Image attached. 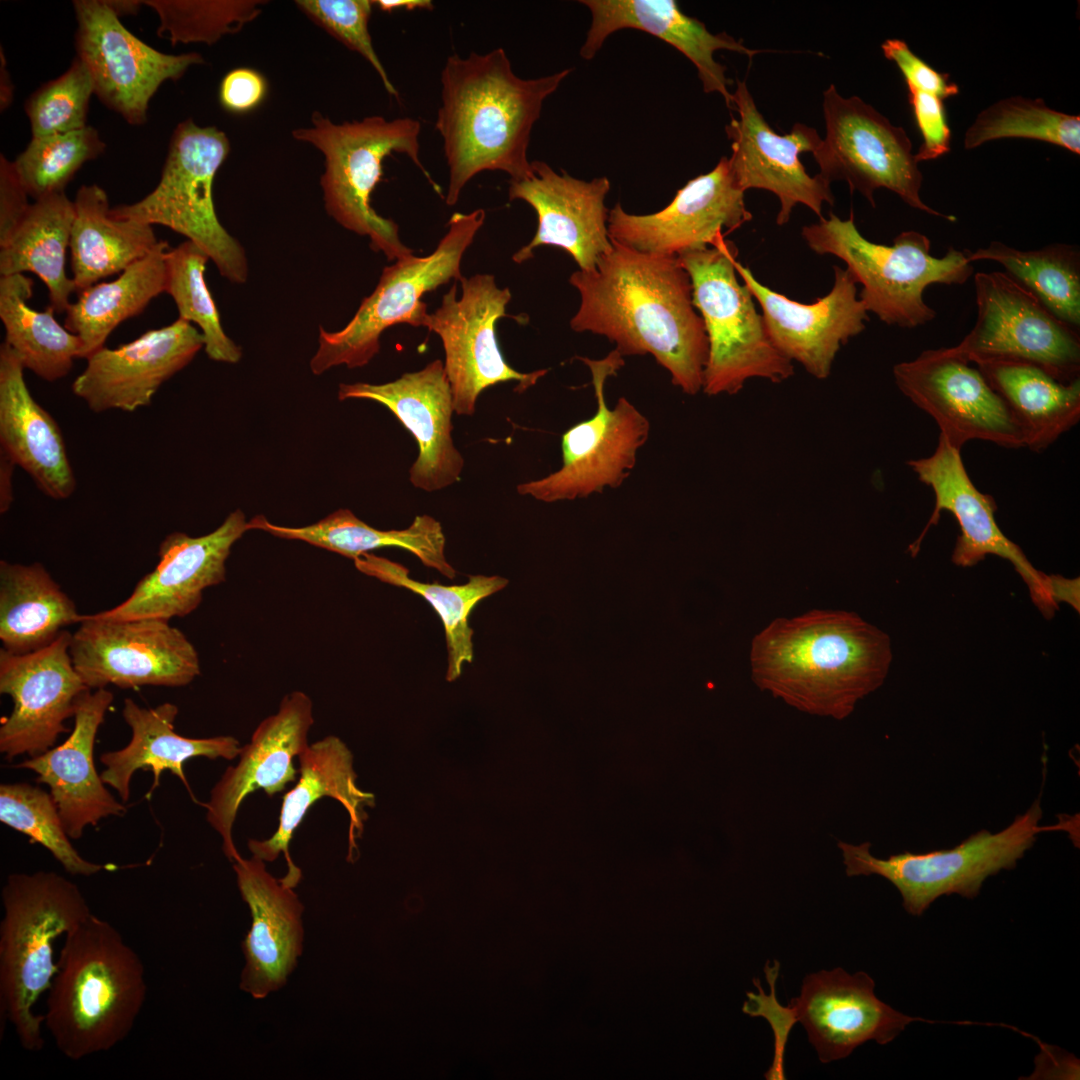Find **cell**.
<instances>
[{
    "label": "cell",
    "instance_id": "cell-1",
    "mask_svg": "<svg viewBox=\"0 0 1080 1080\" xmlns=\"http://www.w3.org/2000/svg\"><path fill=\"white\" fill-rule=\"evenodd\" d=\"M611 243L595 269L569 278L581 298L570 327L605 336L623 357L650 354L673 385L699 393L709 345L688 273L677 256Z\"/></svg>",
    "mask_w": 1080,
    "mask_h": 1080
},
{
    "label": "cell",
    "instance_id": "cell-2",
    "mask_svg": "<svg viewBox=\"0 0 1080 1080\" xmlns=\"http://www.w3.org/2000/svg\"><path fill=\"white\" fill-rule=\"evenodd\" d=\"M571 71L523 79L513 72L502 48L447 58L440 75L435 127L449 169L448 206L455 205L465 185L483 171H503L510 180L532 175L528 160L532 128L545 99Z\"/></svg>",
    "mask_w": 1080,
    "mask_h": 1080
},
{
    "label": "cell",
    "instance_id": "cell-3",
    "mask_svg": "<svg viewBox=\"0 0 1080 1080\" xmlns=\"http://www.w3.org/2000/svg\"><path fill=\"white\" fill-rule=\"evenodd\" d=\"M752 680L799 711L841 720L885 681L889 636L859 615L812 610L776 618L752 640Z\"/></svg>",
    "mask_w": 1080,
    "mask_h": 1080
},
{
    "label": "cell",
    "instance_id": "cell-4",
    "mask_svg": "<svg viewBox=\"0 0 1080 1080\" xmlns=\"http://www.w3.org/2000/svg\"><path fill=\"white\" fill-rule=\"evenodd\" d=\"M44 1023L71 1060L112 1049L133 1029L147 993L141 958L108 921L90 914L65 934Z\"/></svg>",
    "mask_w": 1080,
    "mask_h": 1080
},
{
    "label": "cell",
    "instance_id": "cell-5",
    "mask_svg": "<svg viewBox=\"0 0 1080 1080\" xmlns=\"http://www.w3.org/2000/svg\"><path fill=\"white\" fill-rule=\"evenodd\" d=\"M1 895V1019L14 1026L24 1049L39 1051L44 1015L33 1007L58 970L53 943L91 911L79 887L52 871L10 874Z\"/></svg>",
    "mask_w": 1080,
    "mask_h": 1080
},
{
    "label": "cell",
    "instance_id": "cell-6",
    "mask_svg": "<svg viewBox=\"0 0 1080 1080\" xmlns=\"http://www.w3.org/2000/svg\"><path fill=\"white\" fill-rule=\"evenodd\" d=\"M801 235L816 254L846 264L862 285L859 299L867 312L887 325L915 328L932 321L936 313L924 301L925 289L936 283L962 285L974 272L965 250L949 247L943 257H934L928 237L914 230L901 232L892 245L871 242L859 232L853 213L841 219L831 212L803 226Z\"/></svg>",
    "mask_w": 1080,
    "mask_h": 1080
},
{
    "label": "cell",
    "instance_id": "cell-7",
    "mask_svg": "<svg viewBox=\"0 0 1080 1080\" xmlns=\"http://www.w3.org/2000/svg\"><path fill=\"white\" fill-rule=\"evenodd\" d=\"M311 121L312 127L292 135L324 155L321 186L327 213L344 228L369 236L371 247L391 261L412 255L400 240L397 224L376 213L370 196L381 181L384 159L393 152L406 154L436 187L419 158L420 123L409 117L369 116L336 124L319 112Z\"/></svg>",
    "mask_w": 1080,
    "mask_h": 1080
},
{
    "label": "cell",
    "instance_id": "cell-8",
    "mask_svg": "<svg viewBox=\"0 0 1080 1080\" xmlns=\"http://www.w3.org/2000/svg\"><path fill=\"white\" fill-rule=\"evenodd\" d=\"M737 253L724 240L677 256L708 337L702 391L709 396L736 394L751 378L781 383L794 374L793 362L775 347L750 290L738 280Z\"/></svg>",
    "mask_w": 1080,
    "mask_h": 1080
},
{
    "label": "cell",
    "instance_id": "cell-9",
    "mask_svg": "<svg viewBox=\"0 0 1080 1080\" xmlns=\"http://www.w3.org/2000/svg\"><path fill=\"white\" fill-rule=\"evenodd\" d=\"M779 963L766 971L772 994L749 992L743 1011L769 1022L775 1043L774 1061L766 1079H784L783 1058L788 1034L800 1022L822 1063L843 1059L863 1043L874 1040L885 1045L905 1027L923 1020L905 1015L882 1002L874 993L875 982L865 972L847 973L838 967L805 976L801 993L787 1007L775 997Z\"/></svg>",
    "mask_w": 1080,
    "mask_h": 1080
},
{
    "label": "cell",
    "instance_id": "cell-10",
    "mask_svg": "<svg viewBox=\"0 0 1080 1080\" xmlns=\"http://www.w3.org/2000/svg\"><path fill=\"white\" fill-rule=\"evenodd\" d=\"M230 152L226 134L187 119L175 128L157 186L144 198L111 208V214L162 225L199 246L229 281L242 284L248 263L241 244L220 223L213 182Z\"/></svg>",
    "mask_w": 1080,
    "mask_h": 1080
},
{
    "label": "cell",
    "instance_id": "cell-11",
    "mask_svg": "<svg viewBox=\"0 0 1080 1080\" xmlns=\"http://www.w3.org/2000/svg\"><path fill=\"white\" fill-rule=\"evenodd\" d=\"M1042 815L1038 799L997 833L983 829L953 848L926 853L905 851L881 859L871 854L869 842H838V847L847 876L878 875L887 879L901 894L904 909L921 916L943 895L974 899L988 877L1015 868L1040 832L1061 830L1066 825L1040 826Z\"/></svg>",
    "mask_w": 1080,
    "mask_h": 1080
},
{
    "label": "cell",
    "instance_id": "cell-12",
    "mask_svg": "<svg viewBox=\"0 0 1080 1080\" xmlns=\"http://www.w3.org/2000/svg\"><path fill=\"white\" fill-rule=\"evenodd\" d=\"M485 215L483 209L455 212L447 233L431 254H412L383 269L375 290L363 299L343 329L328 332L320 326L319 346L310 361L312 373L320 375L339 365L363 367L379 352V339L387 328L400 323L423 326L428 315L423 295L451 279L460 281L461 259Z\"/></svg>",
    "mask_w": 1080,
    "mask_h": 1080
},
{
    "label": "cell",
    "instance_id": "cell-13",
    "mask_svg": "<svg viewBox=\"0 0 1080 1080\" xmlns=\"http://www.w3.org/2000/svg\"><path fill=\"white\" fill-rule=\"evenodd\" d=\"M578 359L590 370L596 412L563 433L561 467L543 478L519 484L520 495L552 503L618 488L630 476L638 451L648 440L649 420L628 399L619 398L613 408L605 401L606 380L625 364L620 352L614 349L599 360Z\"/></svg>",
    "mask_w": 1080,
    "mask_h": 1080
},
{
    "label": "cell",
    "instance_id": "cell-14",
    "mask_svg": "<svg viewBox=\"0 0 1080 1080\" xmlns=\"http://www.w3.org/2000/svg\"><path fill=\"white\" fill-rule=\"evenodd\" d=\"M823 113L826 135L812 154L824 180L845 181L851 192L861 193L873 207L875 191L884 188L915 209L956 219L921 200L923 176L902 127L861 98L841 96L834 85L823 93Z\"/></svg>",
    "mask_w": 1080,
    "mask_h": 1080
},
{
    "label": "cell",
    "instance_id": "cell-15",
    "mask_svg": "<svg viewBox=\"0 0 1080 1080\" xmlns=\"http://www.w3.org/2000/svg\"><path fill=\"white\" fill-rule=\"evenodd\" d=\"M977 320L952 350L970 363H1030L1063 383L1080 379V336L1004 272L974 276Z\"/></svg>",
    "mask_w": 1080,
    "mask_h": 1080
},
{
    "label": "cell",
    "instance_id": "cell-16",
    "mask_svg": "<svg viewBox=\"0 0 1080 1080\" xmlns=\"http://www.w3.org/2000/svg\"><path fill=\"white\" fill-rule=\"evenodd\" d=\"M462 295L457 299L454 284L443 296L441 306L427 315L424 327L442 340L444 369L449 380L454 412L472 416L479 395L486 388L516 381L514 391L522 393L548 372L541 369L522 373L504 359L496 335L497 321L505 313L511 292L498 288L495 277L477 274L460 279Z\"/></svg>",
    "mask_w": 1080,
    "mask_h": 1080
},
{
    "label": "cell",
    "instance_id": "cell-17",
    "mask_svg": "<svg viewBox=\"0 0 1080 1080\" xmlns=\"http://www.w3.org/2000/svg\"><path fill=\"white\" fill-rule=\"evenodd\" d=\"M73 665L89 689L115 685L181 687L200 674L196 648L168 620L81 615L72 633Z\"/></svg>",
    "mask_w": 1080,
    "mask_h": 1080
},
{
    "label": "cell",
    "instance_id": "cell-18",
    "mask_svg": "<svg viewBox=\"0 0 1080 1080\" xmlns=\"http://www.w3.org/2000/svg\"><path fill=\"white\" fill-rule=\"evenodd\" d=\"M76 57L86 66L94 95L130 125H143L149 103L168 80L204 63L195 52L167 54L132 34L104 0L73 2Z\"/></svg>",
    "mask_w": 1080,
    "mask_h": 1080
},
{
    "label": "cell",
    "instance_id": "cell-19",
    "mask_svg": "<svg viewBox=\"0 0 1080 1080\" xmlns=\"http://www.w3.org/2000/svg\"><path fill=\"white\" fill-rule=\"evenodd\" d=\"M951 347L929 349L893 367L899 390L931 416L957 449L970 440L1025 447L1023 432L982 373Z\"/></svg>",
    "mask_w": 1080,
    "mask_h": 1080
},
{
    "label": "cell",
    "instance_id": "cell-20",
    "mask_svg": "<svg viewBox=\"0 0 1080 1080\" xmlns=\"http://www.w3.org/2000/svg\"><path fill=\"white\" fill-rule=\"evenodd\" d=\"M960 451L939 434L933 454L907 462L919 481L930 487L935 496L929 521L910 546V552L913 556L918 553L928 529L937 524L942 511H948L954 515L961 531L955 542L952 562L964 568L973 567L988 555L1009 561L1025 582L1035 606L1044 617H1053L1058 603L1054 599L1051 575L1037 570L1022 549L1000 530L995 519V499L973 484Z\"/></svg>",
    "mask_w": 1080,
    "mask_h": 1080
},
{
    "label": "cell",
    "instance_id": "cell-21",
    "mask_svg": "<svg viewBox=\"0 0 1080 1080\" xmlns=\"http://www.w3.org/2000/svg\"><path fill=\"white\" fill-rule=\"evenodd\" d=\"M728 157L708 173L689 180L662 210L636 215L620 203L609 210L607 229L613 242L638 252L678 256L724 241V233L752 219Z\"/></svg>",
    "mask_w": 1080,
    "mask_h": 1080
},
{
    "label": "cell",
    "instance_id": "cell-22",
    "mask_svg": "<svg viewBox=\"0 0 1080 1080\" xmlns=\"http://www.w3.org/2000/svg\"><path fill=\"white\" fill-rule=\"evenodd\" d=\"M733 110L726 134L731 141L728 157L736 184L744 192L762 189L772 192L780 202L777 225L788 223L792 210L805 205L820 219L824 203L834 205L830 183L819 174L810 176L799 159L803 152L813 153L822 138L805 124L796 123L787 134H777L759 112L744 81L737 80L732 93Z\"/></svg>",
    "mask_w": 1080,
    "mask_h": 1080
},
{
    "label": "cell",
    "instance_id": "cell-23",
    "mask_svg": "<svg viewBox=\"0 0 1080 1080\" xmlns=\"http://www.w3.org/2000/svg\"><path fill=\"white\" fill-rule=\"evenodd\" d=\"M71 635L64 630L50 645L22 655L0 649V693L13 702L0 727V752L6 759L40 755L68 732L64 722L89 690L72 662Z\"/></svg>",
    "mask_w": 1080,
    "mask_h": 1080
},
{
    "label": "cell",
    "instance_id": "cell-24",
    "mask_svg": "<svg viewBox=\"0 0 1080 1080\" xmlns=\"http://www.w3.org/2000/svg\"><path fill=\"white\" fill-rule=\"evenodd\" d=\"M735 268L762 310L767 332L779 352L817 379H826L840 348L859 335L868 312L852 275L834 266L831 290L810 304L800 303L759 282L736 260Z\"/></svg>",
    "mask_w": 1080,
    "mask_h": 1080
},
{
    "label": "cell",
    "instance_id": "cell-25",
    "mask_svg": "<svg viewBox=\"0 0 1080 1080\" xmlns=\"http://www.w3.org/2000/svg\"><path fill=\"white\" fill-rule=\"evenodd\" d=\"M248 531L240 510L231 512L214 531L192 537L173 532L161 542L159 562L144 575L130 596L119 605L92 614L112 620L185 617L198 608L203 592L226 579V561L232 546Z\"/></svg>",
    "mask_w": 1080,
    "mask_h": 1080
},
{
    "label": "cell",
    "instance_id": "cell-26",
    "mask_svg": "<svg viewBox=\"0 0 1080 1080\" xmlns=\"http://www.w3.org/2000/svg\"><path fill=\"white\" fill-rule=\"evenodd\" d=\"M203 347L201 332L178 318L117 348L104 346L88 356L72 391L95 413L134 412L149 406L162 384L186 367Z\"/></svg>",
    "mask_w": 1080,
    "mask_h": 1080
},
{
    "label": "cell",
    "instance_id": "cell-27",
    "mask_svg": "<svg viewBox=\"0 0 1080 1080\" xmlns=\"http://www.w3.org/2000/svg\"><path fill=\"white\" fill-rule=\"evenodd\" d=\"M339 400L366 399L388 408L418 443L419 454L409 470L416 488L427 492L455 483L464 458L452 439V390L444 364L436 359L423 369L383 384L341 383Z\"/></svg>",
    "mask_w": 1080,
    "mask_h": 1080
},
{
    "label": "cell",
    "instance_id": "cell-28",
    "mask_svg": "<svg viewBox=\"0 0 1080 1080\" xmlns=\"http://www.w3.org/2000/svg\"><path fill=\"white\" fill-rule=\"evenodd\" d=\"M314 722L310 697L294 691L283 697L278 711L259 723L248 744L241 747L239 761L229 766L211 790L206 818L222 838V849L230 861L240 856L232 828L245 798L262 789L268 796L295 781L294 758L307 747Z\"/></svg>",
    "mask_w": 1080,
    "mask_h": 1080
},
{
    "label": "cell",
    "instance_id": "cell-29",
    "mask_svg": "<svg viewBox=\"0 0 1080 1080\" xmlns=\"http://www.w3.org/2000/svg\"><path fill=\"white\" fill-rule=\"evenodd\" d=\"M532 175L510 180V200H523L536 212L537 231L530 243L512 259L521 264L533 257L539 246L562 248L582 271L595 269L600 258L612 249L605 197L610 190L607 177L589 181L556 172L544 161H532Z\"/></svg>",
    "mask_w": 1080,
    "mask_h": 1080
},
{
    "label": "cell",
    "instance_id": "cell-30",
    "mask_svg": "<svg viewBox=\"0 0 1080 1080\" xmlns=\"http://www.w3.org/2000/svg\"><path fill=\"white\" fill-rule=\"evenodd\" d=\"M106 688L85 691L77 700L74 727L59 746L16 765L37 774L48 785L68 836L78 839L88 825L126 812L105 787L94 763V743L113 701Z\"/></svg>",
    "mask_w": 1080,
    "mask_h": 1080
},
{
    "label": "cell",
    "instance_id": "cell-31",
    "mask_svg": "<svg viewBox=\"0 0 1080 1080\" xmlns=\"http://www.w3.org/2000/svg\"><path fill=\"white\" fill-rule=\"evenodd\" d=\"M237 885L252 917L244 942L240 988L263 999L280 989L302 953L303 905L293 888L274 878L255 856L233 861Z\"/></svg>",
    "mask_w": 1080,
    "mask_h": 1080
},
{
    "label": "cell",
    "instance_id": "cell-32",
    "mask_svg": "<svg viewBox=\"0 0 1080 1080\" xmlns=\"http://www.w3.org/2000/svg\"><path fill=\"white\" fill-rule=\"evenodd\" d=\"M591 14V25L580 48V56L591 60L605 40L621 29H636L653 35L676 48L696 67L705 93H719L733 110L726 67L714 58L718 50H729L752 58V50L726 33H711L705 24L683 13L674 0H581Z\"/></svg>",
    "mask_w": 1080,
    "mask_h": 1080
},
{
    "label": "cell",
    "instance_id": "cell-33",
    "mask_svg": "<svg viewBox=\"0 0 1080 1080\" xmlns=\"http://www.w3.org/2000/svg\"><path fill=\"white\" fill-rule=\"evenodd\" d=\"M24 367L4 342L0 346V451L21 467L46 496L63 500L76 478L62 431L30 393Z\"/></svg>",
    "mask_w": 1080,
    "mask_h": 1080
},
{
    "label": "cell",
    "instance_id": "cell-34",
    "mask_svg": "<svg viewBox=\"0 0 1080 1080\" xmlns=\"http://www.w3.org/2000/svg\"><path fill=\"white\" fill-rule=\"evenodd\" d=\"M299 779L283 796L279 825L266 840L251 839L248 848L264 862H272L283 853L287 873L281 882L295 888L301 880V870L294 864L289 844L295 830L303 821L310 807L322 797H331L343 805L350 817V847L354 831H361L364 806L373 805V795L363 792L356 785L352 767V755L347 746L336 736H327L308 744L298 756Z\"/></svg>",
    "mask_w": 1080,
    "mask_h": 1080
},
{
    "label": "cell",
    "instance_id": "cell-35",
    "mask_svg": "<svg viewBox=\"0 0 1080 1080\" xmlns=\"http://www.w3.org/2000/svg\"><path fill=\"white\" fill-rule=\"evenodd\" d=\"M178 714L175 704L166 702L154 708L139 706L126 698L122 716L131 729L129 743L115 751L101 755L105 769L101 779L118 792L122 802L130 797V783L137 770H151L153 784L147 796L158 787L163 771L176 775L190 790L183 764L193 757L232 760L240 753L239 741L232 736L188 738L174 730Z\"/></svg>",
    "mask_w": 1080,
    "mask_h": 1080
},
{
    "label": "cell",
    "instance_id": "cell-36",
    "mask_svg": "<svg viewBox=\"0 0 1080 1080\" xmlns=\"http://www.w3.org/2000/svg\"><path fill=\"white\" fill-rule=\"evenodd\" d=\"M73 205L69 249L76 293L122 273L159 242L152 225L113 216L106 192L96 184L82 185Z\"/></svg>",
    "mask_w": 1080,
    "mask_h": 1080
},
{
    "label": "cell",
    "instance_id": "cell-37",
    "mask_svg": "<svg viewBox=\"0 0 1080 1080\" xmlns=\"http://www.w3.org/2000/svg\"><path fill=\"white\" fill-rule=\"evenodd\" d=\"M261 530L275 537L299 540L351 558L383 548L398 547L415 555L426 567L452 580L456 570L445 557V536L441 523L429 515L416 516L403 530H379L339 509L320 521L303 527H286L257 515L248 521V530Z\"/></svg>",
    "mask_w": 1080,
    "mask_h": 1080
},
{
    "label": "cell",
    "instance_id": "cell-38",
    "mask_svg": "<svg viewBox=\"0 0 1080 1080\" xmlns=\"http://www.w3.org/2000/svg\"><path fill=\"white\" fill-rule=\"evenodd\" d=\"M1019 424L1025 447L1040 452L1080 419V379L1063 383L1042 368L1017 361L974 363Z\"/></svg>",
    "mask_w": 1080,
    "mask_h": 1080
},
{
    "label": "cell",
    "instance_id": "cell-39",
    "mask_svg": "<svg viewBox=\"0 0 1080 1080\" xmlns=\"http://www.w3.org/2000/svg\"><path fill=\"white\" fill-rule=\"evenodd\" d=\"M73 600L39 562L0 561V640L9 653L40 650L79 624Z\"/></svg>",
    "mask_w": 1080,
    "mask_h": 1080
},
{
    "label": "cell",
    "instance_id": "cell-40",
    "mask_svg": "<svg viewBox=\"0 0 1080 1080\" xmlns=\"http://www.w3.org/2000/svg\"><path fill=\"white\" fill-rule=\"evenodd\" d=\"M74 205L65 192L31 203L12 233L0 243V275L36 274L47 286L56 313L66 312L75 285L65 272Z\"/></svg>",
    "mask_w": 1080,
    "mask_h": 1080
},
{
    "label": "cell",
    "instance_id": "cell-41",
    "mask_svg": "<svg viewBox=\"0 0 1080 1080\" xmlns=\"http://www.w3.org/2000/svg\"><path fill=\"white\" fill-rule=\"evenodd\" d=\"M168 250V243L159 241L116 279L78 292L77 300L66 310L64 326L81 339V358L104 347L120 323L139 315L152 299L165 292Z\"/></svg>",
    "mask_w": 1080,
    "mask_h": 1080
},
{
    "label": "cell",
    "instance_id": "cell-42",
    "mask_svg": "<svg viewBox=\"0 0 1080 1080\" xmlns=\"http://www.w3.org/2000/svg\"><path fill=\"white\" fill-rule=\"evenodd\" d=\"M33 280L24 274L0 277V319L4 343L17 355L24 369L47 382L67 376L82 355L81 339L61 325L48 306L37 311L28 304Z\"/></svg>",
    "mask_w": 1080,
    "mask_h": 1080
},
{
    "label": "cell",
    "instance_id": "cell-43",
    "mask_svg": "<svg viewBox=\"0 0 1080 1080\" xmlns=\"http://www.w3.org/2000/svg\"><path fill=\"white\" fill-rule=\"evenodd\" d=\"M356 568L385 583L402 587L423 597L440 617L446 639L448 681L456 680L465 663H472L473 629L469 616L483 599L507 586L501 576L470 575L465 584L445 586L412 579L405 566L371 553L354 560Z\"/></svg>",
    "mask_w": 1080,
    "mask_h": 1080
},
{
    "label": "cell",
    "instance_id": "cell-44",
    "mask_svg": "<svg viewBox=\"0 0 1080 1080\" xmlns=\"http://www.w3.org/2000/svg\"><path fill=\"white\" fill-rule=\"evenodd\" d=\"M965 253L971 263L980 260L999 263L1012 280L1057 319L1079 332L1080 252L1076 246L1052 244L1023 251L992 241L987 247Z\"/></svg>",
    "mask_w": 1080,
    "mask_h": 1080
},
{
    "label": "cell",
    "instance_id": "cell-45",
    "mask_svg": "<svg viewBox=\"0 0 1080 1080\" xmlns=\"http://www.w3.org/2000/svg\"><path fill=\"white\" fill-rule=\"evenodd\" d=\"M208 255L187 240L166 253L165 292L174 300L179 318L199 326L204 350L217 362L237 363L241 348L229 338L205 280Z\"/></svg>",
    "mask_w": 1080,
    "mask_h": 1080
},
{
    "label": "cell",
    "instance_id": "cell-46",
    "mask_svg": "<svg viewBox=\"0 0 1080 1080\" xmlns=\"http://www.w3.org/2000/svg\"><path fill=\"white\" fill-rule=\"evenodd\" d=\"M1002 138L1044 141L1079 155L1080 117L1053 110L1042 99L1011 97L977 116L965 133L964 147L974 149Z\"/></svg>",
    "mask_w": 1080,
    "mask_h": 1080
},
{
    "label": "cell",
    "instance_id": "cell-47",
    "mask_svg": "<svg viewBox=\"0 0 1080 1080\" xmlns=\"http://www.w3.org/2000/svg\"><path fill=\"white\" fill-rule=\"evenodd\" d=\"M0 821L46 848L71 875L88 877L107 869L84 859L72 846L56 803L38 786L1 784Z\"/></svg>",
    "mask_w": 1080,
    "mask_h": 1080
},
{
    "label": "cell",
    "instance_id": "cell-48",
    "mask_svg": "<svg viewBox=\"0 0 1080 1080\" xmlns=\"http://www.w3.org/2000/svg\"><path fill=\"white\" fill-rule=\"evenodd\" d=\"M105 143L92 126L66 133L32 137L14 167L34 200L64 192L77 171L100 156Z\"/></svg>",
    "mask_w": 1080,
    "mask_h": 1080
},
{
    "label": "cell",
    "instance_id": "cell-49",
    "mask_svg": "<svg viewBox=\"0 0 1080 1080\" xmlns=\"http://www.w3.org/2000/svg\"><path fill=\"white\" fill-rule=\"evenodd\" d=\"M260 0H146L159 17L157 34L177 43L212 45L238 32L261 12Z\"/></svg>",
    "mask_w": 1080,
    "mask_h": 1080
},
{
    "label": "cell",
    "instance_id": "cell-50",
    "mask_svg": "<svg viewBox=\"0 0 1080 1080\" xmlns=\"http://www.w3.org/2000/svg\"><path fill=\"white\" fill-rule=\"evenodd\" d=\"M94 87L91 76L75 57L69 68L33 92L25 112L32 137H42L80 130L87 125V114Z\"/></svg>",
    "mask_w": 1080,
    "mask_h": 1080
},
{
    "label": "cell",
    "instance_id": "cell-51",
    "mask_svg": "<svg viewBox=\"0 0 1080 1080\" xmlns=\"http://www.w3.org/2000/svg\"><path fill=\"white\" fill-rule=\"evenodd\" d=\"M300 10L349 49L359 53L379 75L386 91L398 92L389 79L373 47L368 23L374 1L370 0H298Z\"/></svg>",
    "mask_w": 1080,
    "mask_h": 1080
},
{
    "label": "cell",
    "instance_id": "cell-52",
    "mask_svg": "<svg viewBox=\"0 0 1080 1080\" xmlns=\"http://www.w3.org/2000/svg\"><path fill=\"white\" fill-rule=\"evenodd\" d=\"M909 102L922 135V145L914 155L918 162L936 159L950 150L951 131L943 99L939 96L908 88Z\"/></svg>",
    "mask_w": 1080,
    "mask_h": 1080
},
{
    "label": "cell",
    "instance_id": "cell-53",
    "mask_svg": "<svg viewBox=\"0 0 1080 1080\" xmlns=\"http://www.w3.org/2000/svg\"><path fill=\"white\" fill-rule=\"evenodd\" d=\"M881 48L884 56L893 61L901 71L907 88L930 92L943 100L959 93V87L950 81L948 74L929 66L915 55L903 40L887 39Z\"/></svg>",
    "mask_w": 1080,
    "mask_h": 1080
},
{
    "label": "cell",
    "instance_id": "cell-54",
    "mask_svg": "<svg viewBox=\"0 0 1080 1080\" xmlns=\"http://www.w3.org/2000/svg\"><path fill=\"white\" fill-rule=\"evenodd\" d=\"M268 84L257 70L247 67L235 68L222 79L219 101L228 112L243 114L256 109L266 98Z\"/></svg>",
    "mask_w": 1080,
    "mask_h": 1080
},
{
    "label": "cell",
    "instance_id": "cell-55",
    "mask_svg": "<svg viewBox=\"0 0 1080 1080\" xmlns=\"http://www.w3.org/2000/svg\"><path fill=\"white\" fill-rule=\"evenodd\" d=\"M29 194L20 180L14 163L0 157V243L3 242L25 216L31 203Z\"/></svg>",
    "mask_w": 1080,
    "mask_h": 1080
},
{
    "label": "cell",
    "instance_id": "cell-56",
    "mask_svg": "<svg viewBox=\"0 0 1080 1080\" xmlns=\"http://www.w3.org/2000/svg\"><path fill=\"white\" fill-rule=\"evenodd\" d=\"M16 464L0 451V513L9 511L13 501V474Z\"/></svg>",
    "mask_w": 1080,
    "mask_h": 1080
},
{
    "label": "cell",
    "instance_id": "cell-57",
    "mask_svg": "<svg viewBox=\"0 0 1080 1080\" xmlns=\"http://www.w3.org/2000/svg\"><path fill=\"white\" fill-rule=\"evenodd\" d=\"M1051 577L1056 602H1069L1073 608L1079 610V578L1068 579L1059 575Z\"/></svg>",
    "mask_w": 1080,
    "mask_h": 1080
},
{
    "label": "cell",
    "instance_id": "cell-58",
    "mask_svg": "<svg viewBox=\"0 0 1080 1080\" xmlns=\"http://www.w3.org/2000/svg\"><path fill=\"white\" fill-rule=\"evenodd\" d=\"M374 4L384 12H392L399 8L407 10H431L433 8V4L429 0H378L374 1Z\"/></svg>",
    "mask_w": 1080,
    "mask_h": 1080
},
{
    "label": "cell",
    "instance_id": "cell-59",
    "mask_svg": "<svg viewBox=\"0 0 1080 1080\" xmlns=\"http://www.w3.org/2000/svg\"><path fill=\"white\" fill-rule=\"evenodd\" d=\"M1 73H0V107L1 110H6L13 101V84L6 69V61L3 58V52L1 51Z\"/></svg>",
    "mask_w": 1080,
    "mask_h": 1080
},
{
    "label": "cell",
    "instance_id": "cell-60",
    "mask_svg": "<svg viewBox=\"0 0 1080 1080\" xmlns=\"http://www.w3.org/2000/svg\"><path fill=\"white\" fill-rule=\"evenodd\" d=\"M104 2L118 17L136 14L143 6V1L139 0H104Z\"/></svg>",
    "mask_w": 1080,
    "mask_h": 1080
}]
</instances>
